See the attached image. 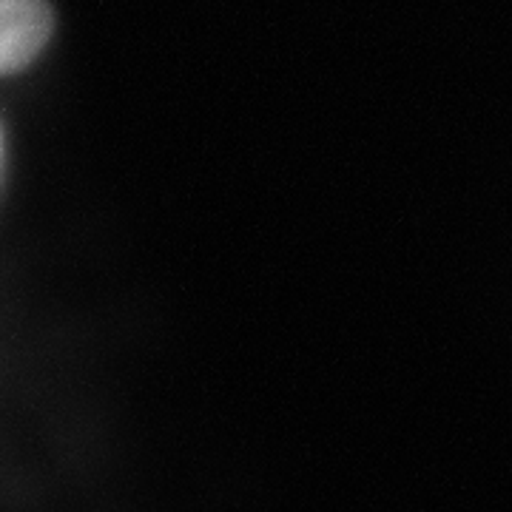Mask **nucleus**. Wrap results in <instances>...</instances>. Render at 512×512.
Returning <instances> with one entry per match:
<instances>
[{"label": "nucleus", "instance_id": "nucleus-1", "mask_svg": "<svg viewBox=\"0 0 512 512\" xmlns=\"http://www.w3.org/2000/svg\"><path fill=\"white\" fill-rule=\"evenodd\" d=\"M46 0H0V74L20 72L52 35Z\"/></svg>", "mask_w": 512, "mask_h": 512}]
</instances>
